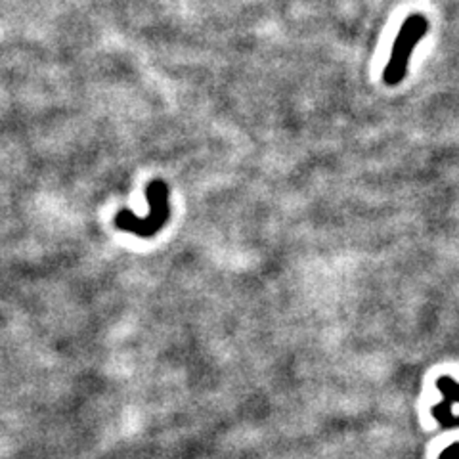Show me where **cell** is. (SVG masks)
<instances>
[{"label":"cell","instance_id":"cell-1","mask_svg":"<svg viewBox=\"0 0 459 459\" xmlns=\"http://www.w3.org/2000/svg\"><path fill=\"white\" fill-rule=\"evenodd\" d=\"M429 29V22L423 16V13H411V16L402 25L400 33L394 40V47L391 52V60L385 67L383 79L386 84H400L402 79H404L408 64H410V56L415 50V47L420 45V40L425 37Z\"/></svg>","mask_w":459,"mask_h":459},{"label":"cell","instance_id":"cell-3","mask_svg":"<svg viewBox=\"0 0 459 459\" xmlns=\"http://www.w3.org/2000/svg\"><path fill=\"white\" fill-rule=\"evenodd\" d=\"M433 415L442 423V427H452V425H459V415H452L450 411V404L446 400L442 404L433 408Z\"/></svg>","mask_w":459,"mask_h":459},{"label":"cell","instance_id":"cell-5","mask_svg":"<svg viewBox=\"0 0 459 459\" xmlns=\"http://www.w3.org/2000/svg\"><path fill=\"white\" fill-rule=\"evenodd\" d=\"M440 459H459V442L452 444L450 448L444 450L442 455H440Z\"/></svg>","mask_w":459,"mask_h":459},{"label":"cell","instance_id":"cell-4","mask_svg":"<svg viewBox=\"0 0 459 459\" xmlns=\"http://www.w3.org/2000/svg\"><path fill=\"white\" fill-rule=\"evenodd\" d=\"M438 389L442 391L448 404L450 402H459V383H455L452 377L438 379Z\"/></svg>","mask_w":459,"mask_h":459},{"label":"cell","instance_id":"cell-2","mask_svg":"<svg viewBox=\"0 0 459 459\" xmlns=\"http://www.w3.org/2000/svg\"><path fill=\"white\" fill-rule=\"evenodd\" d=\"M148 199H150V217L138 219L131 211H119L115 224H117L125 232L136 234L140 238H150L160 232V228L169 219V188L163 180H155L148 188Z\"/></svg>","mask_w":459,"mask_h":459}]
</instances>
